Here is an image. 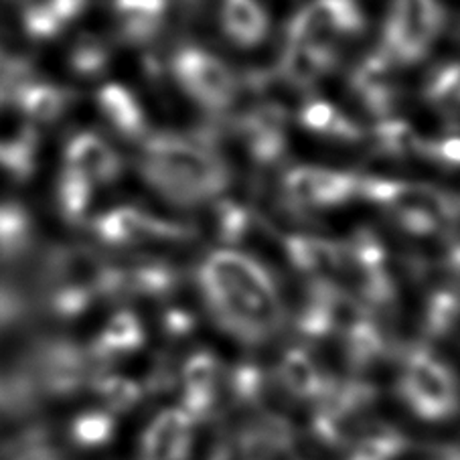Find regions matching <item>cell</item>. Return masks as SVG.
I'll use <instances>...</instances> for the list:
<instances>
[{"instance_id":"cell-20","label":"cell","mask_w":460,"mask_h":460,"mask_svg":"<svg viewBox=\"0 0 460 460\" xmlns=\"http://www.w3.org/2000/svg\"><path fill=\"white\" fill-rule=\"evenodd\" d=\"M460 321V295L450 288L436 290L426 305L424 332L432 337L448 335Z\"/></svg>"},{"instance_id":"cell-12","label":"cell","mask_w":460,"mask_h":460,"mask_svg":"<svg viewBox=\"0 0 460 460\" xmlns=\"http://www.w3.org/2000/svg\"><path fill=\"white\" fill-rule=\"evenodd\" d=\"M112 6L126 41L145 43L161 31L169 0H112Z\"/></svg>"},{"instance_id":"cell-19","label":"cell","mask_w":460,"mask_h":460,"mask_svg":"<svg viewBox=\"0 0 460 460\" xmlns=\"http://www.w3.org/2000/svg\"><path fill=\"white\" fill-rule=\"evenodd\" d=\"M37 164V137L33 130H21L19 134L0 140V171L14 179H29Z\"/></svg>"},{"instance_id":"cell-10","label":"cell","mask_w":460,"mask_h":460,"mask_svg":"<svg viewBox=\"0 0 460 460\" xmlns=\"http://www.w3.org/2000/svg\"><path fill=\"white\" fill-rule=\"evenodd\" d=\"M221 29L227 41H232L235 47L253 49L268 37L270 19L258 0H224Z\"/></svg>"},{"instance_id":"cell-27","label":"cell","mask_w":460,"mask_h":460,"mask_svg":"<svg viewBox=\"0 0 460 460\" xmlns=\"http://www.w3.org/2000/svg\"><path fill=\"white\" fill-rule=\"evenodd\" d=\"M349 256L353 258L355 266L361 272H376V270H385V248L377 240L376 234L359 232L355 234L351 248L347 250Z\"/></svg>"},{"instance_id":"cell-2","label":"cell","mask_w":460,"mask_h":460,"mask_svg":"<svg viewBox=\"0 0 460 460\" xmlns=\"http://www.w3.org/2000/svg\"><path fill=\"white\" fill-rule=\"evenodd\" d=\"M138 169L142 179L174 205L209 203L229 187L227 164L208 142L179 134L148 137Z\"/></svg>"},{"instance_id":"cell-11","label":"cell","mask_w":460,"mask_h":460,"mask_svg":"<svg viewBox=\"0 0 460 460\" xmlns=\"http://www.w3.org/2000/svg\"><path fill=\"white\" fill-rule=\"evenodd\" d=\"M337 66V53L323 41L287 43L282 55V75L295 85H313Z\"/></svg>"},{"instance_id":"cell-13","label":"cell","mask_w":460,"mask_h":460,"mask_svg":"<svg viewBox=\"0 0 460 460\" xmlns=\"http://www.w3.org/2000/svg\"><path fill=\"white\" fill-rule=\"evenodd\" d=\"M13 102L31 122L49 124L63 116L71 104V98L63 87L41 82H22L14 85Z\"/></svg>"},{"instance_id":"cell-14","label":"cell","mask_w":460,"mask_h":460,"mask_svg":"<svg viewBox=\"0 0 460 460\" xmlns=\"http://www.w3.org/2000/svg\"><path fill=\"white\" fill-rule=\"evenodd\" d=\"M284 250L290 264L300 272L327 276L343 266L345 252L337 243L313 235H288L284 240Z\"/></svg>"},{"instance_id":"cell-23","label":"cell","mask_w":460,"mask_h":460,"mask_svg":"<svg viewBox=\"0 0 460 460\" xmlns=\"http://www.w3.org/2000/svg\"><path fill=\"white\" fill-rule=\"evenodd\" d=\"M110 47L98 37H84L69 53V66L79 77H96L108 69Z\"/></svg>"},{"instance_id":"cell-21","label":"cell","mask_w":460,"mask_h":460,"mask_svg":"<svg viewBox=\"0 0 460 460\" xmlns=\"http://www.w3.org/2000/svg\"><path fill=\"white\" fill-rule=\"evenodd\" d=\"M379 148L392 156H422L424 140L418 137V132L403 120H382L374 130Z\"/></svg>"},{"instance_id":"cell-32","label":"cell","mask_w":460,"mask_h":460,"mask_svg":"<svg viewBox=\"0 0 460 460\" xmlns=\"http://www.w3.org/2000/svg\"><path fill=\"white\" fill-rule=\"evenodd\" d=\"M195 329V319L189 311H182V308H171L163 316V332L169 337H182L191 335Z\"/></svg>"},{"instance_id":"cell-1","label":"cell","mask_w":460,"mask_h":460,"mask_svg":"<svg viewBox=\"0 0 460 460\" xmlns=\"http://www.w3.org/2000/svg\"><path fill=\"white\" fill-rule=\"evenodd\" d=\"M205 305L221 329L260 343L280 327L282 306L272 276L256 260L235 250H217L197 272Z\"/></svg>"},{"instance_id":"cell-4","label":"cell","mask_w":460,"mask_h":460,"mask_svg":"<svg viewBox=\"0 0 460 460\" xmlns=\"http://www.w3.org/2000/svg\"><path fill=\"white\" fill-rule=\"evenodd\" d=\"M444 17L436 0H394L382 49L394 63H416L430 49Z\"/></svg>"},{"instance_id":"cell-29","label":"cell","mask_w":460,"mask_h":460,"mask_svg":"<svg viewBox=\"0 0 460 460\" xmlns=\"http://www.w3.org/2000/svg\"><path fill=\"white\" fill-rule=\"evenodd\" d=\"M349 335V349L357 357V359H365V357L376 355L382 349V332L369 321L367 316L359 314L357 319L347 327Z\"/></svg>"},{"instance_id":"cell-26","label":"cell","mask_w":460,"mask_h":460,"mask_svg":"<svg viewBox=\"0 0 460 460\" xmlns=\"http://www.w3.org/2000/svg\"><path fill=\"white\" fill-rule=\"evenodd\" d=\"M22 27L33 41H51L63 31V25L45 4V0L27 6L22 13Z\"/></svg>"},{"instance_id":"cell-30","label":"cell","mask_w":460,"mask_h":460,"mask_svg":"<svg viewBox=\"0 0 460 460\" xmlns=\"http://www.w3.org/2000/svg\"><path fill=\"white\" fill-rule=\"evenodd\" d=\"M422 156L448 166H460V134H448L438 140H424Z\"/></svg>"},{"instance_id":"cell-24","label":"cell","mask_w":460,"mask_h":460,"mask_svg":"<svg viewBox=\"0 0 460 460\" xmlns=\"http://www.w3.org/2000/svg\"><path fill=\"white\" fill-rule=\"evenodd\" d=\"M187 434V418L177 410L164 411L163 416H158L155 426L150 428V452L163 458L166 455H172L169 447H179L185 440Z\"/></svg>"},{"instance_id":"cell-9","label":"cell","mask_w":460,"mask_h":460,"mask_svg":"<svg viewBox=\"0 0 460 460\" xmlns=\"http://www.w3.org/2000/svg\"><path fill=\"white\" fill-rule=\"evenodd\" d=\"M96 106L110 128L120 138L145 142L150 137L145 106L124 85H102L96 93Z\"/></svg>"},{"instance_id":"cell-34","label":"cell","mask_w":460,"mask_h":460,"mask_svg":"<svg viewBox=\"0 0 460 460\" xmlns=\"http://www.w3.org/2000/svg\"><path fill=\"white\" fill-rule=\"evenodd\" d=\"M11 3H25V0H11Z\"/></svg>"},{"instance_id":"cell-17","label":"cell","mask_w":460,"mask_h":460,"mask_svg":"<svg viewBox=\"0 0 460 460\" xmlns=\"http://www.w3.org/2000/svg\"><path fill=\"white\" fill-rule=\"evenodd\" d=\"M300 124L306 130L324 134V137L337 138V140H359L361 130L357 128L353 120H349L339 110L324 100H311L306 102L300 110Z\"/></svg>"},{"instance_id":"cell-18","label":"cell","mask_w":460,"mask_h":460,"mask_svg":"<svg viewBox=\"0 0 460 460\" xmlns=\"http://www.w3.org/2000/svg\"><path fill=\"white\" fill-rule=\"evenodd\" d=\"M96 185L69 169H63L58 181V208L67 224H82L92 208Z\"/></svg>"},{"instance_id":"cell-8","label":"cell","mask_w":460,"mask_h":460,"mask_svg":"<svg viewBox=\"0 0 460 460\" xmlns=\"http://www.w3.org/2000/svg\"><path fill=\"white\" fill-rule=\"evenodd\" d=\"M122 158L112 145L96 132H79L66 146L63 169L82 174L96 187L114 182L122 174Z\"/></svg>"},{"instance_id":"cell-15","label":"cell","mask_w":460,"mask_h":460,"mask_svg":"<svg viewBox=\"0 0 460 460\" xmlns=\"http://www.w3.org/2000/svg\"><path fill=\"white\" fill-rule=\"evenodd\" d=\"M145 345V324L134 313L122 311L114 314L100 331L96 341V355L118 357L126 355Z\"/></svg>"},{"instance_id":"cell-33","label":"cell","mask_w":460,"mask_h":460,"mask_svg":"<svg viewBox=\"0 0 460 460\" xmlns=\"http://www.w3.org/2000/svg\"><path fill=\"white\" fill-rule=\"evenodd\" d=\"M51 13L58 17V21L66 29L71 22H75L90 6V0H45Z\"/></svg>"},{"instance_id":"cell-7","label":"cell","mask_w":460,"mask_h":460,"mask_svg":"<svg viewBox=\"0 0 460 460\" xmlns=\"http://www.w3.org/2000/svg\"><path fill=\"white\" fill-rule=\"evenodd\" d=\"M361 179L351 172H337L319 166H296L284 174L282 191L292 205L331 208L359 195Z\"/></svg>"},{"instance_id":"cell-16","label":"cell","mask_w":460,"mask_h":460,"mask_svg":"<svg viewBox=\"0 0 460 460\" xmlns=\"http://www.w3.org/2000/svg\"><path fill=\"white\" fill-rule=\"evenodd\" d=\"M33 219L14 203L0 205V260L13 261L25 256L33 245Z\"/></svg>"},{"instance_id":"cell-22","label":"cell","mask_w":460,"mask_h":460,"mask_svg":"<svg viewBox=\"0 0 460 460\" xmlns=\"http://www.w3.org/2000/svg\"><path fill=\"white\" fill-rule=\"evenodd\" d=\"M213 219H216V232L224 243L243 242L253 226L252 213L234 201H219Z\"/></svg>"},{"instance_id":"cell-25","label":"cell","mask_w":460,"mask_h":460,"mask_svg":"<svg viewBox=\"0 0 460 460\" xmlns=\"http://www.w3.org/2000/svg\"><path fill=\"white\" fill-rule=\"evenodd\" d=\"M426 98L444 110L460 108V66H447L428 77Z\"/></svg>"},{"instance_id":"cell-28","label":"cell","mask_w":460,"mask_h":460,"mask_svg":"<svg viewBox=\"0 0 460 460\" xmlns=\"http://www.w3.org/2000/svg\"><path fill=\"white\" fill-rule=\"evenodd\" d=\"M217 377V359L211 353H195L185 365V382L191 395H208Z\"/></svg>"},{"instance_id":"cell-6","label":"cell","mask_w":460,"mask_h":460,"mask_svg":"<svg viewBox=\"0 0 460 460\" xmlns=\"http://www.w3.org/2000/svg\"><path fill=\"white\" fill-rule=\"evenodd\" d=\"M365 29L357 0H313L295 14L287 31V43H314L332 35H355Z\"/></svg>"},{"instance_id":"cell-31","label":"cell","mask_w":460,"mask_h":460,"mask_svg":"<svg viewBox=\"0 0 460 460\" xmlns=\"http://www.w3.org/2000/svg\"><path fill=\"white\" fill-rule=\"evenodd\" d=\"M102 394H104L108 403H112L116 408L132 406V403L138 400V387L134 385L130 379L122 377L104 379V384H102Z\"/></svg>"},{"instance_id":"cell-5","label":"cell","mask_w":460,"mask_h":460,"mask_svg":"<svg viewBox=\"0 0 460 460\" xmlns=\"http://www.w3.org/2000/svg\"><path fill=\"white\" fill-rule=\"evenodd\" d=\"M93 234L112 248H142L158 243H182L193 237L185 226L172 224L138 208H116L93 219Z\"/></svg>"},{"instance_id":"cell-3","label":"cell","mask_w":460,"mask_h":460,"mask_svg":"<svg viewBox=\"0 0 460 460\" xmlns=\"http://www.w3.org/2000/svg\"><path fill=\"white\" fill-rule=\"evenodd\" d=\"M171 74L179 90L209 112L232 106L240 90L232 67L203 47H182L174 53Z\"/></svg>"}]
</instances>
